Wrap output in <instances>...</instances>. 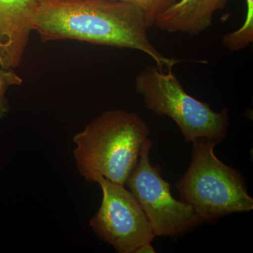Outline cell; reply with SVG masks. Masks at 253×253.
Masks as SVG:
<instances>
[{
    "instance_id": "obj_9",
    "label": "cell",
    "mask_w": 253,
    "mask_h": 253,
    "mask_svg": "<svg viewBox=\"0 0 253 253\" xmlns=\"http://www.w3.org/2000/svg\"><path fill=\"white\" fill-rule=\"evenodd\" d=\"M246 1L247 13L244 25L237 31L222 37L223 44L232 52L245 49L253 42V0Z\"/></svg>"
},
{
    "instance_id": "obj_5",
    "label": "cell",
    "mask_w": 253,
    "mask_h": 253,
    "mask_svg": "<svg viewBox=\"0 0 253 253\" xmlns=\"http://www.w3.org/2000/svg\"><path fill=\"white\" fill-rule=\"evenodd\" d=\"M152 141L148 139L126 184L141 205L155 236L176 237L192 231L204 220L190 205L173 197L170 184L159 166L150 161Z\"/></svg>"
},
{
    "instance_id": "obj_7",
    "label": "cell",
    "mask_w": 253,
    "mask_h": 253,
    "mask_svg": "<svg viewBox=\"0 0 253 253\" xmlns=\"http://www.w3.org/2000/svg\"><path fill=\"white\" fill-rule=\"evenodd\" d=\"M36 5V0H0V67L14 69L22 63Z\"/></svg>"
},
{
    "instance_id": "obj_11",
    "label": "cell",
    "mask_w": 253,
    "mask_h": 253,
    "mask_svg": "<svg viewBox=\"0 0 253 253\" xmlns=\"http://www.w3.org/2000/svg\"><path fill=\"white\" fill-rule=\"evenodd\" d=\"M137 6L142 10L149 27L154 26L156 18L177 0H121Z\"/></svg>"
},
{
    "instance_id": "obj_12",
    "label": "cell",
    "mask_w": 253,
    "mask_h": 253,
    "mask_svg": "<svg viewBox=\"0 0 253 253\" xmlns=\"http://www.w3.org/2000/svg\"><path fill=\"white\" fill-rule=\"evenodd\" d=\"M154 253L156 251L153 246H151V243H146L142 246H139L137 249L136 250L134 253Z\"/></svg>"
},
{
    "instance_id": "obj_1",
    "label": "cell",
    "mask_w": 253,
    "mask_h": 253,
    "mask_svg": "<svg viewBox=\"0 0 253 253\" xmlns=\"http://www.w3.org/2000/svg\"><path fill=\"white\" fill-rule=\"evenodd\" d=\"M32 27L44 42L75 40L139 50L161 71L183 61L163 56L150 41L142 10L121 0H36Z\"/></svg>"
},
{
    "instance_id": "obj_2",
    "label": "cell",
    "mask_w": 253,
    "mask_h": 253,
    "mask_svg": "<svg viewBox=\"0 0 253 253\" xmlns=\"http://www.w3.org/2000/svg\"><path fill=\"white\" fill-rule=\"evenodd\" d=\"M149 134V126L136 113L121 109L103 113L73 136L80 174L89 182L102 176L125 185Z\"/></svg>"
},
{
    "instance_id": "obj_10",
    "label": "cell",
    "mask_w": 253,
    "mask_h": 253,
    "mask_svg": "<svg viewBox=\"0 0 253 253\" xmlns=\"http://www.w3.org/2000/svg\"><path fill=\"white\" fill-rule=\"evenodd\" d=\"M23 81L14 70L0 67V119L6 116L11 109L9 101L5 96L8 88L13 85H21Z\"/></svg>"
},
{
    "instance_id": "obj_4",
    "label": "cell",
    "mask_w": 253,
    "mask_h": 253,
    "mask_svg": "<svg viewBox=\"0 0 253 253\" xmlns=\"http://www.w3.org/2000/svg\"><path fill=\"white\" fill-rule=\"evenodd\" d=\"M134 88L149 111L175 122L186 142L206 138L219 144L226 137L229 108L215 112L208 103L188 94L172 69L164 73L154 65L147 66L136 76Z\"/></svg>"
},
{
    "instance_id": "obj_6",
    "label": "cell",
    "mask_w": 253,
    "mask_h": 253,
    "mask_svg": "<svg viewBox=\"0 0 253 253\" xmlns=\"http://www.w3.org/2000/svg\"><path fill=\"white\" fill-rule=\"evenodd\" d=\"M96 183L103 193L99 211L89 221L96 236L119 253H134L139 246L151 243L156 236L134 194L102 176Z\"/></svg>"
},
{
    "instance_id": "obj_3",
    "label": "cell",
    "mask_w": 253,
    "mask_h": 253,
    "mask_svg": "<svg viewBox=\"0 0 253 253\" xmlns=\"http://www.w3.org/2000/svg\"><path fill=\"white\" fill-rule=\"evenodd\" d=\"M217 144L206 138L193 141L191 163L176 184L179 201L190 205L208 222L253 209V199L245 186L244 176L214 154Z\"/></svg>"
},
{
    "instance_id": "obj_8",
    "label": "cell",
    "mask_w": 253,
    "mask_h": 253,
    "mask_svg": "<svg viewBox=\"0 0 253 253\" xmlns=\"http://www.w3.org/2000/svg\"><path fill=\"white\" fill-rule=\"evenodd\" d=\"M229 0H179L156 18L154 26L168 33L199 36L211 27L214 14Z\"/></svg>"
}]
</instances>
